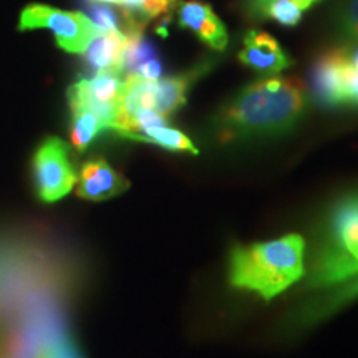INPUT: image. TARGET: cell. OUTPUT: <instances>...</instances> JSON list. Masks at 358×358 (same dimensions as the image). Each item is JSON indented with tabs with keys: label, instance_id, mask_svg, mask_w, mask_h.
Instances as JSON below:
<instances>
[{
	"label": "cell",
	"instance_id": "5",
	"mask_svg": "<svg viewBox=\"0 0 358 358\" xmlns=\"http://www.w3.org/2000/svg\"><path fill=\"white\" fill-rule=\"evenodd\" d=\"M35 189L43 203L65 198L77 185V173L70 161L69 146L60 138L50 136L40 143L32 161Z\"/></svg>",
	"mask_w": 358,
	"mask_h": 358
},
{
	"label": "cell",
	"instance_id": "22",
	"mask_svg": "<svg viewBox=\"0 0 358 358\" xmlns=\"http://www.w3.org/2000/svg\"><path fill=\"white\" fill-rule=\"evenodd\" d=\"M266 2H268V0H250V7H252V12L257 13Z\"/></svg>",
	"mask_w": 358,
	"mask_h": 358
},
{
	"label": "cell",
	"instance_id": "20",
	"mask_svg": "<svg viewBox=\"0 0 358 358\" xmlns=\"http://www.w3.org/2000/svg\"><path fill=\"white\" fill-rule=\"evenodd\" d=\"M345 105L358 108V71L352 65L345 75Z\"/></svg>",
	"mask_w": 358,
	"mask_h": 358
},
{
	"label": "cell",
	"instance_id": "2",
	"mask_svg": "<svg viewBox=\"0 0 358 358\" xmlns=\"http://www.w3.org/2000/svg\"><path fill=\"white\" fill-rule=\"evenodd\" d=\"M306 241L299 234L250 245H236L229 254L232 287L261 295L271 301L306 274Z\"/></svg>",
	"mask_w": 358,
	"mask_h": 358
},
{
	"label": "cell",
	"instance_id": "14",
	"mask_svg": "<svg viewBox=\"0 0 358 358\" xmlns=\"http://www.w3.org/2000/svg\"><path fill=\"white\" fill-rule=\"evenodd\" d=\"M71 110V128L70 140L77 151H85L92 145V141L101 133L105 124L92 110L70 108Z\"/></svg>",
	"mask_w": 358,
	"mask_h": 358
},
{
	"label": "cell",
	"instance_id": "8",
	"mask_svg": "<svg viewBox=\"0 0 358 358\" xmlns=\"http://www.w3.org/2000/svg\"><path fill=\"white\" fill-rule=\"evenodd\" d=\"M77 196L87 201H106L123 194L129 181L105 159L96 158L83 163L77 178Z\"/></svg>",
	"mask_w": 358,
	"mask_h": 358
},
{
	"label": "cell",
	"instance_id": "19",
	"mask_svg": "<svg viewBox=\"0 0 358 358\" xmlns=\"http://www.w3.org/2000/svg\"><path fill=\"white\" fill-rule=\"evenodd\" d=\"M129 77L148 80V82H158L161 78V62L158 60V57L143 62V64L134 70V73L129 75Z\"/></svg>",
	"mask_w": 358,
	"mask_h": 358
},
{
	"label": "cell",
	"instance_id": "13",
	"mask_svg": "<svg viewBox=\"0 0 358 358\" xmlns=\"http://www.w3.org/2000/svg\"><path fill=\"white\" fill-rule=\"evenodd\" d=\"M129 140L151 143V145L161 146L169 151H178V153H199V150L194 146V143H192L185 133L179 131L176 128H171L168 123L159 124V127H151L145 129V131L133 134V136H129Z\"/></svg>",
	"mask_w": 358,
	"mask_h": 358
},
{
	"label": "cell",
	"instance_id": "1",
	"mask_svg": "<svg viewBox=\"0 0 358 358\" xmlns=\"http://www.w3.org/2000/svg\"><path fill=\"white\" fill-rule=\"evenodd\" d=\"M306 110V92L294 78H264L232 96L216 118L221 143L280 136L295 127Z\"/></svg>",
	"mask_w": 358,
	"mask_h": 358
},
{
	"label": "cell",
	"instance_id": "15",
	"mask_svg": "<svg viewBox=\"0 0 358 358\" xmlns=\"http://www.w3.org/2000/svg\"><path fill=\"white\" fill-rule=\"evenodd\" d=\"M302 13L303 8L299 6L297 0H268L261 7L257 15L268 17L280 25L294 27L302 19Z\"/></svg>",
	"mask_w": 358,
	"mask_h": 358
},
{
	"label": "cell",
	"instance_id": "9",
	"mask_svg": "<svg viewBox=\"0 0 358 358\" xmlns=\"http://www.w3.org/2000/svg\"><path fill=\"white\" fill-rule=\"evenodd\" d=\"M241 64L262 75H275L292 65V58L284 52L279 42L266 32L250 30L244 37L239 52Z\"/></svg>",
	"mask_w": 358,
	"mask_h": 358
},
{
	"label": "cell",
	"instance_id": "12",
	"mask_svg": "<svg viewBox=\"0 0 358 358\" xmlns=\"http://www.w3.org/2000/svg\"><path fill=\"white\" fill-rule=\"evenodd\" d=\"M358 299V275L353 279L343 282L338 289L332 290L330 294H327L324 299L317 301L310 308H307V312L302 315V320L306 324L310 322H317L325 319V317L332 315L338 310V308L345 307L347 303H350Z\"/></svg>",
	"mask_w": 358,
	"mask_h": 358
},
{
	"label": "cell",
	"instance_id": "6",
	"mask_svg": "<svg viewBox=\"0 0 358 358\" xmlns=\"http://www.w3.org/2000/svg\"><path fill=\"white\" fill-rule=\"evenodd\" d=\"M348 48H334L317 58L310 70L312 96L322 106L345 105Z\"/></svg>",
	"mask_w": 358,
	"mask_h": 358
},
{
	"label": "cell",
	"instance_id": "23",
	"mask_svg": "<svg viewBox=\"0 0 358 358\" xmlns=\"http://www.w3.org/2000/svg\"><path fill=\"white\" fill-rule=\"evenodd\" d=\"M297 2H299V6H301V7L303 8V10H307V8L310 7L312 3H315L317 0H297Z\"/></svg>",
	"mask_w": 358,
	"mask_h": 358
},
{
	"label": "cell",
	"instance_id": "3",
	"mask_svg": "<svg viewBox=\"0 0 358 358\" xmlns=\"http://www.w3.org/2000/svg\"><path fill=\"white\" fill-rule=\"evenodd\" d=\"M358 275V192L334 206L327 234L313 264L312 285L330 287Z\"/></svg>",
	"mask_w": 358,
	"mask_h": 358
},
{
	"label": "cell",
	"instance_id": "21",
	"mask_svg": "<svg viewBox=\"0 0 358 358\" xmlns=\"http://www.w3.org/2000/svg\"><path fill=\"white\" fill-rule=\"evenodd\" d=\"M348 60H350V65L358 71V45L355 48H348Z\"/></svg>",
	"mask_w": 358,
	"mask_h": 358
},
{
	"label": "cell",
	"instance_id": "17",
	"mask_svg": "<svg viewBox=\"0 0 358 358\" xmlns=\"http://www.w3.org/2000/svg\"><path fill=\"white\" fill-rule=\"evenodd\" d=\"M93 2L110 3V6H118L123 8V12L136 24L146 25V19L143 15V7H145V0H93Z\"/></svg>",
	"mask_w": 358,
	"mask_h": 358
},
{
	"label": "cell",
	"instance_id": "10",
	"mask_svg": "<svg viewBox=\"0 0 358 358\" xmlns=\"http://www.w3.org/2000/svg\"><path fill=\"white\" fill-rule=\"evenodd\" d=\"M127 35L122 32H98L85 50V64L93 73L115 71L123 75Z\"/></svg>",
	"mask_w": 358,
	"mask_h": 358
},
{
	"label": "cell",
	"instance_id": "7",
	"mask_svg": "<svg viewBox=\"0 0 358 358\" xmlns=\"http://www.w3.org/2000/svg\"><path fill=\"white\" fill-rule=\"evenodd\" d=\"M178 24L181 29L191 30L201 42L213 50H224L229 42V35L221 19L209 3L199 0H178Z\"/></svg>",
	"mask_w": 358,
	"mask_h": 358
},
{
	"label": "cell",
	"instance_id": "4",
	"mask_svg": "<svg viewBox=\"0 0 358 358\" xmlns=\"http://www.w3.org/2000/svg\"><path fill=\"white\" fill-rule=\"evenodd\" d=\"M20 30L47 29L53 32L57 45L70 53H83L98 29L87 15L77 12H65L60 8L32 3L25 7L19 22Z\"/></svg>",
	"mask_w": 358,
	"mask_h": 358
},
{
	"label": "cell",
	"instance_id": "24",
	"mask_svg": "<svg viewBox=\"0 0 358 358\" xmlns=\"http://www.w3.org/2000/svg\"><path fill=\"white\" fill-rule=\"evenodd\" d=\"M0 358H8L7 355H0Z\"/></svg>",
	"mask_w": 358,
	"mask_h": 358
},
{
	"label": "cell",
	"instance_id": "18",
	"mask_svg": "<svg viewBox=\"0 0 358 358\" xmlns=\"http://www.w3.org/2000/svg\"><path fill=\"white\" fill-rule=\"evenodd\" d=\"M42 358H83L78 348L69 338L57 340L53 345H48Z\"/></svg>",
	"mask_w": 358,
	"mask_h": 358
},
{
	"label": "cell",
	"instance_id": "16",
	"mask_svg": "<svg viewBox=\"0 0 358 358\" xmlns=\"http://www.w3.org/2000/svg\"><path fill=\"white\" fill-rule=\"evenodd\" d=\"M338 25L343 37L358 40V0H347L345 7L340 12Z\"/></svg>",
	"mask_w": 358,
	"mask_h": 358
},
{
	"label": "cell",
	"instance_id": "11",
	"mask_svg": "<svg viewBox=\"0 0 358 358\" xmlns=\"http://www.w3.org/2000/svg\"><path fill=\"white\" fill-rule=\"evenodd\" d=\"M199 75L201 69L158 80L155 90V110L164 118H169L174 111L185 105L191 83L199 78Z\"/></svg>",
	"mask_w": 358,
	"mask_h": 358
}]
</instances>
